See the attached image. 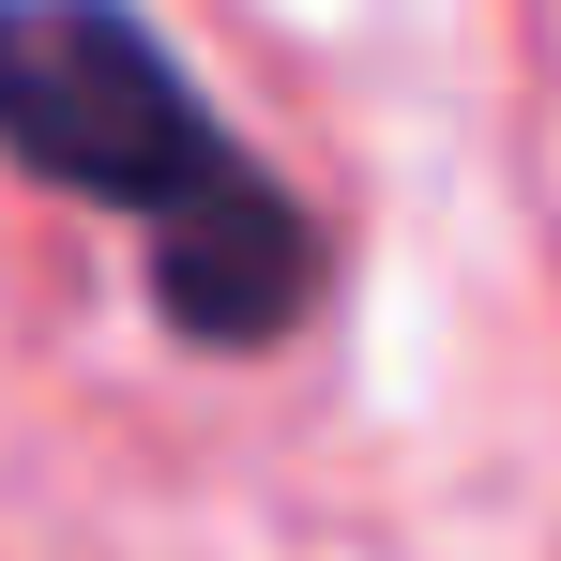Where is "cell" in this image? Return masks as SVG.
<instances>
[{"mask_svg":"<svg viewBox=\"0 0 561 561\" xmlns=\"http://www.w3.org/2000/svg\"><path fill=\"white\" fill-rule=\"evenodd\" d=\"M0 152L61 197L168 213L228 137H213L197 77L122 0H0Z\"/></svg>","mask_w":561,"mask_h":561,"instance_id":"obj_1","label":"cell"},{"mask_svg":"<svg viewBox=\"0 0 561 561\" xmlns=\"http://www.w3.org/2000/svg\"><path fill=\"white\" fill-rule=\"evenodd\" d=\"M152 228V304H168V334L183 350H274L288 319L319 304V213L274 183V168H243V152H213L168 213H137Z\"/></svg>","mask_w":561,"mask_h":561,"instance_id":"obj_2","label":"cell"}]
</instances>
